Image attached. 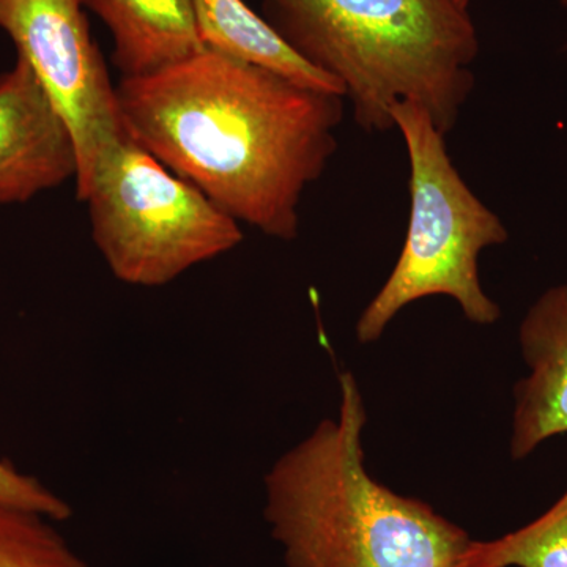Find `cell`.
Here are the masks:
<instances>
[{
    "label": "cell",
    "mask_w": 567,
    "mask_h": 567,
    "mask_svg": "<svg viewBox=\"0 0 567 567\" xmlns=\"http://www.w3.org/2000/svg\"><path fill=\"white\" fill-rule=\"evenodd\" d=\"M338 420H323L265 476V520L289 567H462L473 540L364 466L368 416L350 372Z\"/></svg>",
    "instance_id": "obj_2"
},
{
    "label": "cell",
    "mask_w": 567,
    "mask_h": 567,
    "mask_svg": "<svg viewBox=\"0 0 567 567\" xmlns=\"http://www.w3.org/2000/svg\"><path fill=\"white\" fill-rule=\"evenodd\" d=\"M518 342L528 375L514 391L511 456L516 461L567 434V284L550 287L529 306Z\"/></svg>",
    "instance_id": "obj_8"
},
{
    "label": "cell",
    "mask_w": 567,
    "mask_h": 567,
    "mask_svg": "<svg viewBox=\"0 0 567 567\" xmlns=\"http://www.w3.org/2000/svg\"><path fill=\"white\" fill-rule=\"evenodd\" d=\"M0 507L39 514L52 522L69 520L73 514L65 499L6 462H0Z\"/></svg>",
    "instance_id": "obj_13"
},
{
    "label": "cell",
    "mask_w": 567,
    "mask_h": 567,
    "mask_svg": "<svg viewBox=\"0 0 567 567\" xmlns=\"http://www.w3.org/2000/svg\"><path fill=\"white\" fill-rule=\"evenodd\" d=\"M462 567H567V491L527 527L488 543L473 540Z\"/></svg>",
    "instance_id": "obj_11"
},
{
    "label": "cell",
    "mask_w": 567,
    "mask_h": 567,
    "mask_svg": "<svg viewBox=\"0 0 567 567\" xmlns=\"http://www.w3.org/2000/svg\"><path fill=\"white\" fill-rule=\"evenodd\" d=\"M76 193L107 267L132 286H164L244 241L240 223L128 134Z\"/></svg>",
    "instance_id": "obj_5"
},
{
    "label": "cell",
    "mask_w": 567,
    "mask_h": 567,
    "mask_svg": "<svg viewBox=\"0 0 567 567\" xmlns=\"http://www.w3.org/2000/svg\"><path fill=\"white\" fill-rule=\"evenodd\" d=\"M0 29L69 125L78 153V192L104 153L126 134L117 87L92 39L84 2L0 0Z\"/></svg>",
    "instance_id": "obj_6"
},
{
    "label": "cell",
    "mask_w": 567,
    "mask_h": 567,
    "mask_svg": "<svg viewBox=\"0 0 567 567\" xmlns=\"http://www.w3.org/2000/svg\"><path fill=\"white\" fill-rule=\"evenodd\" d=\"M192 2L197 31L205 48L275 71L312 91L344 96V91L333 78L300 58L262 14L246 6L245 0Z\"/></svg>",
    "instance_id": "obj_10"
},
{
    "label": "cell",
    "mask_w": 567,
    "mask_h": 567,
    "mask_svg": "<svg viewBox=\"0 0 567 567\" xmlns=\"http://www.w3.org/2000/svg\"><path fill=\"white\" fill-rule=\"evenodd\" d=\"M391 117L409 155V230L393 271L358 319V341H377L399 311L434 295L456 300L470 322L495 323L502 311L484 292L480 256L509 240L505 223L466 185L446 134L423 106L395 104Z\"/></svg>",
    "instance_id": "obj_4"
},
{
    "label": "cell",
    "mask_w": 567,
    "mask_h": 567,
    "mask_svg": "<svg viewBox=\"0 0 567 567\" xmlns=\"http://www.w3.org/2000/svg\"><path fill=\"white\" fill-rule=\"evenodd\" d=\"M262 11L341 85L364 132L394 128L391 111L412 102L447 134L475 89L480 33L458 0H262Z\"/></svg>",
    "instance_id": "obj_3"
},
{
    "label": "cell",
    "mask_w": 567,
    "mask_h": 567,
    "mask_svg": "<svg viewBox=\"0 0 567 567\" xmlns=\"http://www.w3.org/2000/svg\"><path fill=\"white\" fill-rule=\"evenodd\" d=\"M78 153L62 115L21 58L0 76V205L76 178Z\"/></svg>",
    "instance_id": "obj_7"
},
{
    "label": "cell",
    "mask_w": 567,
    "mask_h": 567,
    "mask_svg": "<svg viewBox=\"0 0 567 567\" xmlns=\"http://www.w3.org/2000/svg\"><path fill=\"white\" fill-rule=\"evenodd\" d=\"M114 40L122 78L167 69L205 50L192 0H82Z\"/></svg>",
    "instance_id": "obj_9"
},
{
    "label": "cell",
    "mask_w": 567,
    "mask_h": 567,
    "mask_svg": "<svg viewBox=\"0 0 567 567\" xmlns=\"http://www.w3.org/2000/svg\"><path fill=\"white\" fill-rule=\"evenodd\" d=\"M0 567H91L70 547L52 520L0 507Z\"/></svg>",
    "instance_id": "obj_12"
},
{
    "label": "cell",
    "mask_w": 567,
    "mask_h": 567,
    "mask_svg": "<svg viewBox=\"0 0 567 567\" xmlns=\"http://www.w3.org/2000/svg\"><path fill=\"white\" fill-rule=\"evenodd\" d=\"M565 50L567 51V43H566Z\"/></svg>",
    "instance_id": "obj_15"
},
{
    "label": "cell",
    "mask_w": 567,
    "mask_h": 567,
    "mask_svg": "<svg viewBox=\"0 0 567 567\" xmlns=\"http://www.w3.org/2000/svg\"><path fill=\"white\" fill-rule=\"evenodd\" d=\"M123 128L235 221L300 229L306 188L338 151L347 100L210 48L117 85Z\"/></svg>",
    "instance_id": "obj_1"
},
{
    "label": "cell",
    "mask_w": 567,
    "mask_h": 567,
    "mask_svg": "<svg viewBox=\"0 0 567 567\" xmlns=\"http://www.w3.org/2000/svg\"><path fill=\"white\" fill-rule=\"evenodd\" d=\"M458 3L466 7V9H470V3H472V0H458ZM559 3H561V6L567 10V0H559Z\"/></svg>",
    "instance_id": "obj_14"
}]
</instances>
